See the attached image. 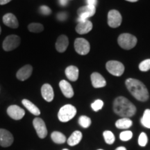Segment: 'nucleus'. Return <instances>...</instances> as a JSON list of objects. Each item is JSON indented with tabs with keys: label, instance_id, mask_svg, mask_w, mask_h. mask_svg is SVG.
<instances>
[{
	"label": "nucleus",
	"instance_id": "obj_1",
	"mask_svg": "<svg viewBox=\"0 0 150 150\" xmlns=\"http://www.w3.org/2000/svg\"><path fill=\"white\" fill-rule=\"evenodd\" d=\"M127 89L137 100L146 102L149 99V92L146 86L140 81L136 79H128L125 81Z\"/></svg>",
	"mask_w": 150,
	"mask_h": 150
},
{
	"label": "nucleus",
	"instance_id": "obj_2",
	"mask_svg": "<svg viewBox=\"0 0 150 150\" xmlns=\"http://www.w3.org/2000/svg\"><path fill=\"white\" fill-rule=\"evenodd\" d=\"M113 110L115 113L122 117H130L136 112V108L129 99L125 97H118L113 102Z\"/></svg>",
	"mask_w": 150,
	"mask_h": 150
},
{
	"label": "nucleus",
	"instance_id": "obj_3",
	"mask_svg": "<svg viewBox=\"0 0 150 150\" xmlns=\"http://www.w3.org/2000/svg\"><path fill=\"white\" fill-rule=\"evenodd\" d=\"M76 114V108L71 104H66L60 108L58 113V117L62 122H67L72 120Z\"/></svg>",
	"mask_w": 150,
	"mask_h": 150
},
{
	"label": "nucleus",
	"instance_id": "obj_4",
	"mask_svg": "<svg viewBox=\"0 0 150 150\" xmlns=\"http://www.w3.org/2000/svg\"><path fill=\"white\" fill-rule=\"evenodd\" d=\"M117 42L124 50H129L136 45L137 38L130 33H122L118 37Z\"/></svg>",
	"mask_w": 150,
	"mask_h": 150
},
{
	"label": "nucleus",
	"instance_id": "obj_5",
	"mask_svg": "<svg viewBox=\"0 0 150 150\" xmlns=\"http://www.w3.org/2000/svg\"><path fill=\"white\" fill-rule=\"evenodd\" d=\"M108 72L115 76H120L125 72V66L122 63L117 61H108L106 64Z\"/></svg>",
	"mask_w": 150,
	"mask_h": 150
},
{
	"label": "nucleus",
	"instance_id": "obj_6",
	"mask_svg": "<svg viewBox=\"0 0 150 150\" xmlns=\"http://www.w3.org/2000/svg\"><path fill=\"white\" fill-rule=\"evenodd\" d=\"M95 12H96V7L93 6L86 5L81 7L77 11V14L79 16L77 22L88 20L89 18L95 14Z\"/></svg>",
	"mask_w": 150,
	"mask_h": 150
},
{
	"label": "nucleus",
	"instance_id": "obj_7",
	"mask_svg": "<svg viewBox=\"0 0 150 150\" xmlns=\"http://www.w3.org/2000/svg\"><path fill=\"white\" fill-rule=\"evenodd\" d=\"M20 38L16 35H11L7 36L4 40L3 49L6 52L12 51L16 49L20 44Z\"/></svg>",
	"mask_w": 150,
	"mask_h": 150
},
{
	"label": "nucleus",
	"instance_id": "obj_8",
	"mask_svg": "<svg viewBox=\"0 0 150 150\" xmlns=\"http://www.w3.org/2000/svg\"><path fill=\"white\" fill-rule=\"evenodd\" d=\"M74 49L75 51L80 55H86L91 50V46L88 41L79 38H76L74 41Z\"/></svg>",
	"mask_w": 150,
	"mask_h": 150
},
{
	"label": "nucleus",
	"instance_id": "obj_9",
	"mask_svg": "<svg viewBox=\"0 0 150 150\" xmlns=\"http://www.w3.org/2000/svg\"><path fill=\"white\" fill-rule=\"evenodd\" d=\"M122 21L121 14L117 10H111L108 13V24L111 28H117L120 26Z\"/></svg>",
	"mask_w": 150,
	"mask_h": 150
},
{
	"label": "nucleus",
	"instance_id": "obj_10",
	"mask_svg": "<svg viewBox=\"0 0 150 150\" xmlns=\"http://www.w3.org/2000/svg\"><path fill=\"white\" fill-rule=\"evenodd\" d=\"M33 125L39 138L42 139L45 138L47 135V129L45 122L40 117H35L33 121Z\"/></svg>",
	"mask_w": 150,
	"mask_h": 150
},
{
	"label": "nucleus",
	"instance_id": "obj_11",
	"mask_svg": "<svg viewBox=\"0 0 150 150\" xmlns=\"http://www.w3.org/2000/svg\"><path fill=\"white\" fill-rule=\"evenodd\" d=\"M13 136L10 131L6 129H0V145L3 147H8L13 142Z\"/></svg>",
	"mask_w": 150,
	"mask_h": 150
},
{
	"label": "nucleus",
	"instance_id": "obj_12",
	"mask_svg": "<svg viewBox=\"0 0 150 150\" xmlns=\"http://www.w3.org/2000/svg\"><path fill=\"white\" fill-rule=\"evenodd\" d=\"M7 114L15 120H19L23 118L25 115V111L17 105H11L7 108Z\"/></svg>",
	"mask_w": 150,
	"mask_h": 150
},
{
	"label": "nucleus",
	"instance_id": "obj_13",
	"mask_svg": "<svg viewBox=\"0 0 150 150\" xmlns=\"http://www.w3.org/2000/svg\"><path fill=\"white\" fill-rule=\"evenodd\" d=\"M93 29V23L88 20L78 22L76 27V31L79 34L83 35L89 33Z\"/></svg>",
	"mask_w": 150,
	"mask_h": 150
},
{
	"label": "nucleus",
	"instance_id": "obj_14",
	"mask_svg": "<svg viewBox=\"0 0 150 150\" xmlns=\"http://www.w3.org/2000/svg\"><path fill=\"white\" fill-rule=\"evenodd\" d=\"M33 72V67L31 65H26L18 71L16 74L17 78L20 81H25L31 76Z\"/></svg>",
	"mask_w": 150,
	"mask_h": 150
},
{
	"label": "nucleus",
	"instance_id": "obj_15",
	"mask_svg": "<svg viewBox=\"0 0 150 150\" xmlns=\"http://www.w3.org/2000/svg\"><path fill=\"white\" fill-rule=\"evenodd\" d=\"M91 82L93 86L95 88H103L106 85V81L105 79L98 72H94L91 74Z\"/></svg>",
	"mask_w": 150,
	"mask_h": 150
},
{
	"label": "nucleus",
	"instance_id": "obj_16",
	"mask_svg": "<svg viewBox=\"0 0 150 150\" xmlns=\"http://www.w3.org/2000/svg\"><path fill=\"white\" fill-rule=\"evenodd\" d=\"M41 94L44 99L47 102H50L54 99V94L52 86L48 83L44 84L41 88Z\"/></svg>",
	"mask_w": 150,
	"mask_h": 150
},
{
	"label": "nucleus",
	"instance_id": "obj_17",
	"mask_svg": "<svg viewBox=\"0 0 150 150\" xmlns=\"http://www.w3.org/2000/svg\"><path fill=\"white\" fill-rule=\"evenodd\" d=\"M59 87L64 96L67 98H72L74 96V91H73L72 86L67 81H61L59 83Z\"/></svg>",
	"mask_w": 150,
	"mask_h": 150
},
{
	"label": "nucleus",
	"instance_id": "obj_18",
	"mask_svg": "<svg viewBox=\"0 0 150 150\" xmlns=\"http://www.w3.org/2000/svg\"><path fill=\"white\" fill-rule=\"evenodd\" d=\"M3 22L7 27L17 29L19 26L18 19L13 13H7L3 17Z\"/></svg>",
	"mask_w": 150,
	"mask_h": 150
},
{
	"label": "nucleus",
	"instance_id": "obj_19",
	"mask_svg": "<svg viewBox=\"0 0 150 150\" xmlns=\"http://www.w3.org/2000/svg\"><path fill=\"white\" fill-rule=\"evenodd\" d=\"M69 45L68 38L65 35H61L58 38L56 42V49L59 52H64Z\"/></svg>",
	"mask_w": 150,
	"mask_h": 150
},
{
	"label": "nucleus",
	"instance_id": "obj_20",
	"mask_svg": "<svg viewBox=\"0 0 150 150\" xmlns=\"http://www.w3.org/2000/svg\"><path fill=\"white\" fill-rule=\"evenodd\" d=\"M67 78L72 81H76L79 78V69L74 65H70L65 69Z\"/></svg>",
	"mask_w": 150,
	"mask_h": 150
},
{
	"label": "nucleus",
	"instance_id": "obj_21",
	"mask_svg": "<svg viewBox=\"0 0 150 150\" xmlns=\"http://www.w3.org/2000/svg\"><path fill=\"white\" fill-rule=\"evenodd\" d=\"M82 137H83V135H82L81 131H75L72 133V135L69 137L68 139H67V144L70 146H72H72L78 145L81 140Z\"/></svg>",
	"mask_w": 150,
	"mask_h": 150
},
{
	"label": "nucleus",
	"instance_id": "obj_22",
	"mask_svg": "<svg viewBox=\"0 0 150 150\" xmlns=\"http://www.w3.org/2000/svg\"><path fill=\"white\" fill-rule=\"evenodd\" d=\"M22 104L25 106V108L29 110L30 112L33 114L34 115H39L40 114V111L39 110V108L35 106V104H33L32 102H30L28 99H24L22 101Z\"/></svg>",
	"mask_w": 150,
	"mask_h": 150
},
{
	"label": "nucleus",
	"instance_id": "obj_23",
	"mask_svg": "<svg viewBox=\"0 0 150 150\" xmlns=\"http://www.w3.org/2000/svg\"><path fill=\"white\" fill-rule=\"evenodd\" d=\"M133 122L128 117H122L118 120L115 122V127L117 129H127L130 128L132 126Z\"/></svg>",
	"mask_w": 150,
	"mask_h": 150
},
{
	"label": "nucleus",
	"instance_id": "obj_24",
	"mask_svg": "<svg viewBox=\"0 0 150 150\" xmlns=\"http://www.w3.org/2000/svg\"><path fill=\"white\" fill-rule=\"evenodd\" d=\"M52 140L56 144H63L66 142V137L59 131H54L51 135Z\"/></svg>",
	"mask_w": 150,
	"mask_h": 150
},
{
	"label": "nucleus",
	"instance_id": "obj_25",
	"mask_svg": "<svg viewBox=\"0 0 150 150\" xmlns=\"http://www.w3.org/2000/svg\"><path fill=\"white\" fill-rule=\"evenodd\" d=\"M140 122L144 127L150 129V109H146L145 110Z\"/></svg>",
	"mask_w": 150,
	"mask_h": 150
},
{
	"label": "nucleus",
	"instance_id": "obj_26",
	"mask_svg": "<svg viewBox=\"0 0 150 150\" xmlns=\"http://www.w3.org/2000/svg\"><path fill=\"white\" fill-rule=\"evenodd\" d=\"M28 29L32 33H40L44 30V27L39 23H31L28 26Z\"/></svg>",
	"mask_w": 150,
	"mask_h": 150
},
{
	"label": "nucleus",
	"instance_id": "obj_27",
	"mask_svg": "<svg viewBox=\"0 0 150 150\" xmlns=\"http://www.w3.org/2000/svg\"><path fill=\"white\" fill-rule=\"evenodd\" d=\"M103 136H104V138L105 142L108 145H112L115 140V138L114 134H112L111 131H105L103 133Z\"/></svg>",
	"mask_w": 150,
	"mask_h": 150
},
{
	"label": "nucleus",
	"instance_id": "obj_28",
	"mask_svg": "<svg viewBox=\"0 0 150 150\" xmlns=\"http://www.w3.org/2000/svg\"><path fill=\"white\" fill-rule=\"evenodd\" d=\"M79 124L83 128H88L91 126V118L86 115H82L79 118Z\"/></svg>",
	"mask_w": 150,
	"mask_h": 150
},
{
	"label": "nucleus",
	"instance_id": "obj_29",
	"mask_svg": "<svg viewBox=\"0 0 150 150\" xmlns=\"http://www.w3.org/2000/svg\"><path fill=\"white\" fill-rule=\"evenodd\" d=\"M148 142V138L145 133L142 132L138 137V145L140 147H145L147 145Z\"/></svg>",
	"mask_w": 150,
	"mask_h": 150
},
{
	"label": "nucleus",
	"instance_id": "obj_30",
	"mask_svg": "<svg viewBox=\"0 0 150 150\" xmlns=\"http://www.w3.org/2000/svg\"><path fill=\"white\" fill-rule=\"evenodd\" d=\"M133 137V133L131 131H125L120 135V138L122 141H128Z\"/></svg>",
	"mask_w": 150,
	"mask_h": 150
},
{
	"label": "nucleus",
	"instance_id": "obj_31",
	"mask_svg": "<svg viewBox=\"0 0 150 150\" xmlns=\"http://www.w3.org/2000/svg\"><path fill=\"white\" fill-rule=\"evenodd\" d=\"M104 106V102L101 99H97L96 101H95L93 104H91V108H93L94 111H98V110H101Z\"/></svg>",
	"mask_w": 150,
	"mask_h": 150
},
{
	"label": "nucleus",
	"instance_id": "obj_32",
	"mask_svg": "<svg viewBox=\"0 0 150 150\" xmlns=\"http://www.w3.org/2000/svg\"><path fill=\"white\" fill-rule=\"evenodd\" d=\"M139 69L142 72H147L150 70V59H146L140 63Z\"/></svg>",
	"mask_w": 150,
	"mask_h": 150
},
{
	"label": "nucleus",
	"instance_id": "obj_33",
	"mask_svg": "<svg viewBox=\"0 0 150 150\" xmlns=\"http://www.w3.org/2000/svg\"><path fill=\"white\" fill-rule=\"evenodd\" d=\"M40 12L42 15H45V16H48L52 13L51 9L49 8L47 6H42L40 7Z\"/></svg>",
	"mask_w": 150,
	"mask_h": 150
},
{
	"label": "nucleus",
	"instance_id": "obj_34",
	"mask_svg": "<svg viewBox=\"0 0 150 150\" xmlns=\"http://www.w3.org/2000/svg\"><path fill=\"white\" fill-rule=\"evenodd\" d=\"M86 3H87V5L96 6L97 4V0H86Z\"/></svg>",
	"mask_w": 150,
	"mask_h": 150
},
{
	"label": "nucleus",
	"instance_id": "obj_35",
	"mask_svg": "<svg viewBox=\"0 0 150 150\" xmlns=\"http://www.w3.org/2000/svg\"><path fill=\"white\" fill-rule=\"evenodd\" d=\"M67 18V14L65 13H59L58 15V18L60 20H64Z\"/></svg>",
	"mask_w": 150,
	"mask_h": 150
},
{
	"label": "nucleus",
	"instance_id": "obj_36",
	"mask_svg": "<svg viewBox=\"0 0 150 150\" xmlns=\"http://www.w3.org/2000/svg\"><path fill=\"white\" fill-rule=\"evenodd\" d=\"M59 1L60 5L62 6H65L68 3V0H59Z\"/></svg>",
	"mask_w": 150,
	"mask_h": 150
},
{
	"label": "nucleus",
	"instance_id": "obj_37",
	"mask_svg": "<svg viewBox=\"0 0 150 150\" xmlns=\"http://www.w3.org/2000/svg\"><path fill=\"white\" fill-rule=\"evenodd\" d=\"M11 0H0V5H4L10 2Z\"/></svg>",
	"mask_w": 150,
	"mask_h": 150
},
{
	"label": "nucleus",
	"instance_id": "obj_38",
	"mask_svg": "<svg viewBox=\"0 0 150 150\" xmlns=\"http://www.w3.org/2000/svg\"><path fill=\"white\" fill-rule=\"evenodd\" d=\"M115 150H127V149L125 147H119L116 148Z\"/></svg>",
	"mask_w": 150,
	"mask_h": 150
},
{
	"label": "nucleus",
	"instance_id": "obj_39",
	"mask_svg": "<svg viewBox=\"0 0 150 150\" xmlns=\"http://www.w3.org/2000/svg\"><path fill=\"white\" fill-rule=\"evenodd\" d=\"M127 1H129V2H136L138 0H126Z\"/></svg>",
	"mask_w": 150,
	"mask_h": 150
},
{
	"label": "nucleus",
	"instance_id": "obj_40",
	"mask_svg": "<svg viewBox=\"0 0 150 150\" xmlns=\"http://www.w3.org/2000/svg\"><path fill=\"white\" fill-rule=\"evenodd\" d=\"M1 27H0V34H1Z\"/></svg>",
	"mask_w": 150,
	"mask_h": 150
},
{
	"label": "nucleus",
	"instance_id": "obj_41",
	"mask_svg": "<svg viewBox=\"0 0 150 150\" xmlns=\"http://www.w3.org/2000/svg\"><path fill=\"white\" fill-rule=\"evenodd\" d=\"M63 150H69V149H63Z\"/></svg>",
	"mask_w": 150,
	"mask_h": 150
},
{
	"label": "nucleus",
	"instance_id": "obj_42",
	"mask_svg": "<svg viewBox=\"0 0 150 150\" xmlns=\"http://www.w3.org/2000/svg\"><path fill=\"white\" fill-rule=\"evenodd\" d=\"M97 150H104V149H97Z\"/></svg>",
	"mask_w": 150,
	"mask_h": 150
}]
</instances>
